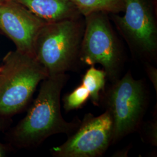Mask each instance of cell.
Returning a JSON list of instances; mask_svg holds the SVG:
<instances>
[{
	"label": "cell",
	"mask_w": 157,
	"mask_h": 157,
	"mask_svg": "<svg viewBox=\"0 0 157 157\" xmlns=\"http://www.w3.org/2000/svg\"><path fill=\"white\" fill-rule=\"evenodd\" d=\"M124 1V15L110 14L112 22L135 58L157 63V20L151 0Z\"/></svg>",
	"instance_id": "obj_6"
},
{
	"label": "cell",
	"mask_w": 157,
	"mask_h": 157,
	"mask_svg": "<svg viewBox=\"0 0 157 157\" xmlns=\"http://www.w3.org/2000/svg\"><path fill=\"white\" fill-rule=\"evenodd\" d=\"M84 30L80 52L81 65L100 64L112 83L122 76L125 54L108 15L95 12L84 17Z\"/></svg>",
	"instance_id": "obj_5"
},
{
	"label": "cell",
	"mask_w": 157,
	"mask_h": 157,
	"mask_svg": "<svg viewBox=\"0 0 157 157\" xmlns=\"http://www.w3.org/2000/svg\"><path fill=\"white\" fill-rule=\"evenodd\" d=\"M84 19H67L46 23L33 45V56L48 76L77 71L81 65L80 52Z\"/></svg>",
	"instance_id": "obj_2"
},
{
	"label": "cell",
	"mask_w": 157,
	"mask_h": 157,
	"mask_svg": "<svg viewBox=\"0 0 157 157\" xmlns=\"http://www.w3.org/2000/svg\"><path fill=\"white\" fill-rule=\"evenodd\" d=\"M6 1V0H0V2H3V1Z\"/></svg>",
	"instance_id": "obj_17"
},
{
	"label": "cell",
	"mask_w": 157,
	"mask_h": 157,
	"mask_svg": "<svg viewBox=\"0 0 157 157\" xmlns=\"http://www.w3.org/2000/svg\"><path fill=\"white\" fill-rule=\"evenodd\" d=\"M0 72V116L10 117L28 105L38 85L48 75L31 54L11 51Z\"/></svg>",
	"instance_id": "obj_4"
},
{
	"label": "cell",
	"mask_w": 157,
	"mask_h": 157,
	"mask_svg": "<svg viewBox=\"0 0 157 157\" xmlns=\"http://www.w3.org/2000/svg\"><path fill=\"white\" fill-rule=\"evenodd\" d=\"M144 67L145 68L147 75L148 78L151 81L153 87L155 90L156 94H157V67L154 66V64L146 62L144 63Z\"/></svg>",
	"instance_id": "obj_14"
},
{
	"label": "cell",
	"mask_w": 157,
	"mask_h": 157,
	"mask_svg": "<svg viewBox=\"0 0 157 157\" xmlns=\"http://www.w3.org/2000/svg\"><path fill=\"white\" fill-rule=\"evenodd\" d=\"M106 80L107 74L104 70L97 69L94 66H90L82 78V84L89 91L90 99L95 106L100 105Z\"/></svg>",
	"instance_id": "obj_11"
},
{
	"label": "cell",
	"mask_w": 157,
	"mask_h": 157,
	"mask_svg": "<svg viewBox=\"0 0 157 157\" xmlns=\"http://www.w3.org/2000/svg\"><path fill=\"white\" fill-rule=\"evenodd\" d=\"M112 121L105 112L99 116L84 115L78 127L67 136L65 142L52 148L56 157H99L112 145Z\"/></svg>",
	"instance_id": "obj_7"
},
{
	"label": "cell",
	"mask_w": 157,
	"mask_h": 157,
	"mask_svg": "<svg viewBox=\"0 0 157 157\" xmlns=\"http://www.w3.org/2000/svg\"><path fill=\"white\" fill-rule=\"evenodd\" d=\"M144 133L147 141L152 146H157V118L147 122L144 126Z\"/></svg>",
	"instance_id": "obj_13"
},
{
	"label": "cell",
	"mask_w": 157,
	"mask_h": 157,
	"mask_svg": "<svg viewBox=\"0 0 157 157\" xmlns=\"http://www.w3.org/2000/svg\"><path fill=\"white\" fill-rule=\"evenodd\" d=\"M69 75L48 76L41 82L39 94L26 116L12 130L10 140L19 148L37 147L51 136L72 134L80 120L66 121L61 111V96Z\"/></svg>",
	"instance_id": "obj_1"
},
{
	"label": "cell",
	"mask_w": 157,
	"mask_h": 157,
	"mask_svg": "<svg viewBox=\"0 0 157 157\" xmlns=\"http://www.w3.org/2000/svg\"><path fill=\"white\" fill-rule=\"evenodd\" d=\"M90 98L89 92L82 84L63 97V108L66 112L76 110L83 107Z\"/></svg>",
	"instance_id": "obj_12"
},
{
	"label": "cell",
	"mask_w": 157,
	"mask_h": 157,
	"mask_svg": "<svg viewBox=\"0 0 157 157\" xmlns=\"http://www.w3.org/2000/svg\"><path fill=\"white\" fill-rule=\"evenodd\" d=\"M112 121V144L140 128L149 103V93L142 79L130 71L102 93L100 104Z\"/></svg>",
	"instance_id": "obj_3"
},
{
	"label": "cell",
	"mask_w": 157,
	"mask_h": 157,
	"mask_svg": "<svg viewBox=\"0 0 157 157\" xmlns=\"http://www.w3.org/2000/svg\"><path fill=\"white\" fill-rule=\"evenodd\" d=\"M45 23L17 2H0V30L13 41L17 50L33 56L34 40Z\"/></svg>",
	"instance_id": "obj_8"
},
{
	"label": "cell",
	"mask_w": 157,
	"mask_h": 157,
	"mask_svg": "<svg viewBox=\"0 0 157 157\" xmlns=\"http://www.w3.org/2000/svg\"><path fill=\"white\" fill-rule=\"evenodd\" d=\"M46 23L83 17L71 0H12Z\"/></svg>",
	"instance_id": "obj_9"
},
{
	"label": "cell",
	"mask_w": 157,
	"mask_h": 157,
	"mask_svg": "<svg viewBox=\"0 0 157 157\" xmlns=\"http://www.w3.org/2000/svg\"><path fill=\"white\" fill-rule=\"evenodd\" d=\"M1 70H2V67H0V72H1Z\"/></svg>",
	"instance_id": "obj_18"
},
{
	"label": "cell",
	"mask_w": 157,
	"mask_h": 157,
	"mask_svg": "<svg viewBox=\"0 0 157 157\" xmlns=\"http://www.w3.org/2000/svg\"><path fill=\"white\" fill-rule=\"evenodd\" d=\"M125 152V154H128V150H123V152ZM115 155H116V156H121V157H123V155H124V153L123 152H121V153H117V154H115Z\"/></svg>",
	"instance_id": "obj_16"
},
{
	"label": "cell",
	"mask_w": 157,
	"mask_h": 157,
	"mask_svg": "<svg viewBox=\"0 0 157 157\" xmlns=\"http://www.w3.org/2000/svg\"><path fill=\"white\" fill-rule=\"evenodd\" d=\"M8 118L0 116V132L3 131L8 124ZM9 152L8 147L0 142V157H6Z\"/></svg>",
	"instance_id": "obj_15"
},
{
	"label": "cell",
	"mask_w": 157,
	"mask_h": 157,
	"mask_svg": "<svg viewBox=\"0 0 157 157\" xmlns=\"http://www.w3.org/2000/svg\"><path fill=\"white\" fill-rule=\"evenodd\" d=\"M82 17L93 13L119 14L124 12V0H71Z\"/></svg>",
	"instance_id": "obj_10"
}]
</instances>
